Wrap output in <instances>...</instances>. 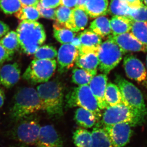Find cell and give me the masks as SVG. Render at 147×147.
I'll use <instances>...</instances> for the list:
<instances>
[{
    "label": "cell",
    "instance_id": "obj_1",
    "mask_svg": "<svg viewBox=\"0 0 147 147\" xmlns=\"http://www.w3.org/2000/svg\"><path fill=\"white\" fill-rule=\"evenodd\" d=\"M43 110L37 90L29 87L21 88L14 95L13 105L10 109V118L17 122Z\"/></svg>",
    "mask_w": 147,
    "mask_h": 147
},
{
    "label": "cell",
    "instance_id": "obj_2",
    "mask_svg": "<svg viewBox=\"0 0 147 147\" xmlns=\"http://www.w3.org/2000/svg\"><path fill=\"white\" fill-rule=\"evenodd\" d=\"M63 86L58 80L42 83L37 87V92L43 110L51 117H60L63 114Z\"/></svg>",
    "mask_w": 147,
    "mask_h": 147
},
{
    "label": "cell",
    "instance_id": "obj_3",
    "mask_svg": "<svg viewBox=\"0 0 147 147\" xmlns=\"http://www.w3.org/2000/svg\"><path fill=\"white\" fill-rule=\"evenodd\" d=\"M16 32L21 50L28 55L34 54L46 40L44 27L37 21H22Z\"/></svg>",
    "mask_w": 147,
    "mask_h": 147
},
{
    "label": "cell",
    "instance_id": "obj_4",
    "mask_svg": "<svg viewBox=\"0 0 147 147\" xmlns=\"http://www.w3.org/2000/svg\"><path fill=\"white\" fill-rule=\"evenodd\" d=\"M115 82L121 91L123 103L146 118L147 108L141 91L120 75H117Z\"/></svg>",
    "mask_w": 147,
    "mask_h": 147
},
{
    "label": "cell",
    "instance_id": "obj_5",
    "mask_svg": "<svg viewBox=\"0 0 147 147\" xmlns=\"http://www.w3.org/2000/svg\"><path fill=\"white\" fill-rule=\"evenodd\" d=\"M66 106L69 108L79 107L92 113L98 120L102 117L97 101L89 85L75 88L66 97Z\"/></svg>",
    "mask_w": 147,
    "mask_h": 147
},
{
    "label": "cell",
    "instance_id": "obj_6",
    "mask_svg": "<svg viewBox=\"0 0 147 147\" xmlns=\"http://www.w3.org/2000/svg\"><path fill=\"white\" fill-rule=\"evenodd\" d=\"M146 118L123 103L108 107L102 115L104 126L120 123H127L132 127L140 125Z\"/></svg>",
    "mask_w": 147,
    "mask_h": 147
},
{
    "label": "cell",
    "instance_id": "obj_7",
    "mask_svg": "<svg viewBox=\"0 0 147 147\" xmlns=\"http://www.w3.org/2000/svg\"><path fill=\"white\" fill-rule=\"evenodd\" d=\"M40 127L39 118L32 114L18 121L13 129L11 135L15 140L22 144L35 145Z\"/></svg>",
    "mask_w": 147,
    "mask_h": 147
},
{
    "label": "cell",
    "instance_id": "obj_8",
    "mask_svg": "<svg viewBox=\"0 0 147 147\" xmlns=\"http://www.w3.org/2000/svg\"><path fill=\"white\" fill-rule=\"evenodd\" d=\"M56 67L55 60L34 59L25 70L22 78L32 84L45 83L53 76Z\"/></svg>",
    "mask_w": 147,
    "mask_h": 147
},
{
    "label": "cell",
    "instance_id": "obj_9",
    "mask_svg": "<svg viewBox=\"0 0 147 147\" xmlns=\"http://www.w3.org/2000/svg\"><path fill=\"white\" fill-rule=\"evenodd\" d=\"M124 51L115 42L107 40L102 42L98 51V69L105 74H108L122 60Z\"/></svg>",
    "mask_w": 147,
    "mask_h": 147
},
{
    "label": "cell",
    "instance_id": "obj_10",
    "mask_svg": "<svg viewBox=\"0 0 147 147\" xmlns=\"http://www.w3.org/2000/svg\"><path fill=\"white\" fill-rule=\"evenodd\" d=\"M99 47H89L82 46L79 50V55L75 61V64L78 67L89 71L93 76L97 72Z\"/></svg>",
    "mask_w": 147,
    "mask_h": 147
},
{
    "label": "cell",
    "instance_id": "obj_11",
    "mask_svg": "<svg viewBox=\"0 0 147 147\" xmlns=\"http://www.w3.org/2000/svg\"><path fill=\"white\" fill-rule=\"evenodd\" d=\"M132 126L127 123H120L104 126L114 147H125L129 142L132 131Z\"/></svg>",
    "mask_w": 147,
    "mask_h": 147
},
{
    "label": "cell",
    "instance_id": "obj_12",
    "mask_svg": "<svg viewBox=\"0 0 147 147\" xmlns=\"http://www.w3.org/2000/svg\"><path fill=\"white\" fill-rule=\"evenodd\" d=\"M123 67L127 76L138 82H143L147 79V71L140 60L132 55L126 56L124 59Z\"/></svg>",
    "mask_w": 147,
    "mask_h": 147
},
{
    "label": "cell",
    "instance_id": "obj_13",
    "mask_svg": "<svg viewBox=\"0 0 147 147\" xmlns=\"http://www.w3.org/2000/svg\"><path fill=\"white\" fill-rule=\"evenodd\" d=\"M79 55V50L71 43L60 47L57 53L58 71L63 74L72 68Z\"/></svg>",
    "mask_w": 147,
    "mask_h": 147
},
{
    "label": "cell",
    "instance_id": "obj_14",
    "mask_svg": "<svg viewBox=\"0 0 147 147\" xmlns=\"http://www.w3.org/2000/svg\"><path fill=\"white\" fill-rule=\"evenodd\" d=\"M108 39L115 42L125 53L127 51H147V47L138 40L131 32L110 35Z\"/></svg>",
    "mask_w": 147,
    "mask_h": 147
},
{
    "label": "cell",
    "instance_id": "obj_15",
    "mask_svg": "<svg viewBox=\"0 0 147 147\" xmlns=\"http://www.w3.org/2000/svg\"><path fill=\"white\" fill-rule=\"evenodd\" d=\"M35 145L37 147H63V142L53 126L47 125L40 127Z\"/></svg>",
    "mask_w": 147,
    "mask_h": 147
},
{
    "label": "cell",
    "instance_id": "obj_16",
    "mask_svg": "<svg viewBox=\"0 0 147 147\" xmlns=\"http://www.w3.org/2000/svg\"><path fill=\"white\" fill-rule=\"evenodd\" d=\"M107 82V75L100 74L93 77L89 83V87L97 101L100 110L106 109L109 107L105 99V92Z\"/></svg>",
    "mask_w": 147,
    "mask_h": 147
},
{
    "label": "cell",
    "instance_id": "obj_17",
    "mask_svg": "<svg viewBox=\"0 0 147 147\" xmlns=\"http://www.w3.org/2000/svg\"><path fill=\"white\" fill-rule=\"evenodd\" d=\"M20 77L21 68L17 63L5 64L0 69V84L6 88L16 85Z\"/></svg>",
    "mask_w": 147,
    "mask_h": 147
},
{
    "label": "cell",
    "instance_id": "obj_18",
    "mask_svg": "<svg viewBox=\"0 0 147 147\" xmlns=\"http://www.w3.org/2000/svg\"><path fill=\"white\" fill-rule=\"evenodd\" d=\"M88 21V16L84 10L76 7L72 9L71 17L66 24V27L74 32H78L84 29Z\"/></svg>",
    "mask_w": 147,
    "mask_h": 147
},
{
    "label": "cell",
    "instance_id": "obj_19",
    "mask_svg": "<svg viewBox=\"0 0 147 147\" xmlns=\"http://www.w3.org/2000/svg\"><path fill=\"white\" fill-rule=\"evenodd\" d=\"M108 6V0H87L83 9L91 18H97L107 14Z\"/></svg>",
    "mask_w": 147,
    "mask_h": 147
},
{
    "label": "cell",
    "instance_id": "obj_20",
    "mask_svg": "<svg viewBox=\"0 0 147 147\" xmlns=\"http://www.w3.org/2000/svg\"><path fill=\"white\" fill-rule=\"evenodd\" d=\"M111 33L113 35L129 32L131 28L132 21L126 16H113L110 21Z\"/></svg>",
    "mask_w": 147,
    "mask_h": 147
},
{
    "label": "cell",
    "instance_id": "obj_21",
    "mask_svg": "<svg viewBox=\"0 0 147 147\" xmlns=\"http://www.w3.org/2000/svg\"><path fill=\"white\" fill-rule=\"evenodd\" d=\"M74 119L78 125L84 128H92L98 121L92 113L82 108L75 111Z\"/></svg>",
    "mask_w": 147,
    "mask_h": 147
},
{
    "label": "cell",
    "instance_id": "obj_22",
    "mask_svg": "<svg viewBox=\"0 0 147 147\" xmlns=\"http://www.w3.org/2000/svg\"><path fill=\"white\" fill-rule=\"evenodd\" d=\"M91 133L92 147H114L108 134L103 128L95 127Z\"/></svg>",
    "mask_w": 147,
    "mask_h": 147
},
{
    "label": "cell",
    "instance_id": "obj_23",
    "mask_svg": "<svg viewBox=\"0 0 147 147\" xmlns=\"http://www.w3.org/2000/svg\"><path fill=\"white\" fill-rule=\"evenodd\" d=\"M90 29L101 37L109 36L111 33L110 21L105 16H100L90 23Z\"/></svg>",
    "mask_w": 147,
    "mask_h": 147
},
{
    "label": "cell",
    "instance_id": "obj_24",
    "mask_svg": "<svg viewBox=\"0 0 147 147\" xmlns=\"http://www.w3.org/2000/svg\"><path fill=\"white\" fill-rule=\"evenodd\" d=\"M105 99L109 107L122 104V98L121 91L116 84L108 83L105 92Z\"/></svg>",
    "mask_w": 147,
    "mask_h": 147
},
{
    "label": "cell",
    "instance_id": "obj_25",
    "mask_svg": "<svg viewBox=\"0 0 147 147\" xmlns=\"http://www.w3.org/2000/svg\"><path fill=\"white\" fill-rule=\"evenodd\" d=\"M78 35L82 46L98 47L102 43L101 37L90 29L85 30Z\"/></svg>",
    "mask_w": 147,
    "mask_h": 147
},
{
    "label": "cell",
    "instance_id": "obj_26",
    "mask_svg": "<svg viewBox=\"0 0 147 147\" xmlns=\"http://www.w3.org/2000/svg\"><path fill=\"white\" fill-rule=\"evenodd\" d=\"M72 9L60 6L56 9V20L53 26L54 29L66 28V24L71 17Z\"/></svg>",
    "mask_w": 147,
    "mask_h": 147
},
{
    "label": "cell",
    "instance_id": "obj_27",
    "mask_svg": "<svg viewBox=\"0 0 147 147\" xmlns=\"http://www.w3.org/2000/svg\"><path fill=\"white\" fill-rule=\"evenodd\" d=\"M131 8L124 0H111L108 13L111 16H127Z\"/></svg>",
    "mask_w": 147,
    "mask_h": 147
},
{
    "label": "cell",
    "instance_id": "obj_28",
    "mask_svg": "<svg viewBox=\"0 0 147 147\" xmlns=\"http://www.w3.org/2000/svg\"><path fill=\"white\" fill-rule=\"evenodd\" d=\"M73 140L76 147H92V133L87 129H77L74 132Z\"/></svg>",
    "mask_w": 147,
    "mask_h": 147
},
{
    "label": "cell",
    "instance_id": "obj_29",
    "mask_svg": "<svg viewBox=\"0 0 147 147\" xmlns=\"http://www.w3.org/2000/svg\"><path fill=\"white\" fill-rule=\"evenodd\" d=\"M0 44L6 50L13 54L20 47L17 34L13 31H9L0 40Z\"/></svg>",
    "mask_w": 147,
    "mask_h": 147
},
{
    "label": "cell",
    "instance_id": "obj_30",
    "mask_svg": "<svg viewBox=\"0 0 147 147\" xmlns=\"http://www.w3.org/2000/svg\"><path fill=\"white\" fill-rule=\"evenodd\" d=\"M131 33L147 47V22L132 21Z\"/></svg>",
    "mask_w": 147,
    "mask_h": 147
},
{
    "label": "cell",
    "instance_id": "obj_31",
    "mask_svg": "<svg viewBox=\"0 0 147 147\" xmlns=\"http://www.w3.org/2000/svg\"><path fill=\"white\" fill-rule=\"evenodd\" d=\"M15 16L22 21H37L40 17L37 9L34 6H22L15 13Z\"/></svg>",
    "mask_w": 147,
    "mask_h": 147
},
{
    "label": "cell",
    "instance_id": "obj_32",
    "mask_svg": "<svg viewBox=\"0 0 147 147\" xmlns=\"http://www.w3.org/2000/svg\"><path fill=\"white\" fill-rule=\"evenodd\" d=\"M93 77L89 71L82 69L75 68L72 71V82L79 86L89 85Z\"/></svg>",
    "mask_w": 147,
    "mask_h": 147
},
{
    "label": "cell",
    "instance_id": "obj_33",
    "mask_svg": "<svg viewBox=\"0 0 147 147\" xmlns=\"http://www.w3.org/2000/svg\"><path fill=\"white\" fill-rule=\"evenodd\" d=\"M58 51L53 46L44 45L40 46L34 54L36 60H54L57 56Z\"/></svg>",
    "mask_w": 147,
    "mask_h": 147
},
{
    "label": "cell",
    "instance_id": "obj_34",
    "mask_svg": "<svg viewBox=\"0 0 147 147\" xmlns=\"http://www.w3.org/2000/svg\"><path fill=\"white\" fill-rule=\"evenodd\" d=\"M76 33L67 28L53 29V36L60 43L64 45L71 43Z\"/></svg>",
    "mask_w": 147,
    "mask_h": 147
},
{
    "label": "cell",
    "instance_id": "obj_35",
    "mask_svg": "<svg viewBox=\"0 0 147 147\" xmlns=\"http://www.w3.org/2000/svg\"><path fill=\"white\" fill-rule=\"evenodd\" d=\"M22 6L19 0H0V10L7 15L15 14Z\"/></svg>",
    "mask_w": 147,
    "mask_h": 147
},
{
    "label": "cell",
    "instance_id": "obj_36",
    "mask_svg": "<svg viewBox=\"0 0 147 147\" xmlns=\"http://www.w3.org/2000/svg\"><path fill=\"white\" fill-rule=\"evenodd\" d=\"M126 17L132 21L147 22V6L143 4L137 8H131Z\"/></svg>",
    "mask_w": 147,
    "mask_h": 147
},
{
    "label": "cell",
    "instance_id": "obj_37",
    "mask_svg": "<svg viewBox=\"0 0 147 147\" xmlns=\"http://www.w3.org/2000/svg\"><path fill=\"white\" fill-rule=\"evenodd\" d=\"M36 8L37 9L40 14V16L42 18L55 21V9L45 8L42 7L40 3L38 4Z\"/></svg>",
    "mask_w": 147,
    "mask_h": 147
},
{
    "label": "cell",
    "instance_id": "obj_38",
    "mask_svg": "<svg viewBox=\"0 0 147 147\" xmlns=\"http://www.w3.org/2000/svg\"><path fill=\"white\" fill-rule=\"evenodd\" d=\"M13 54L6 50L0 44V65L5 63V61L11 60Z\"/></svg>",
    "mask_w": 147,
    "mask_h": 147
},
{
    "label": "cell",
    "instance_id": "obj_39",
    "mask_svg": "<svg viewBox=\"0 0 147 147\" xmlns=\"http://www.w3.org/2000/svg\"><path fill=\"white\" fill-rule=\"evenodd\" d=\"M39 3L45 8L55 9L61 5V0H40Z\"/></svg>",
    "mask_w": 147,
    "mask_h": 147
},
{
    "label": "cell",
    "instance_id": "obj_40",
    "mask_svg": "<svg viewBox=\"0 0 147 147\" xmlns=\"http://www.w3.org/2000/svg\"><path fill=\"white\" fill-rule=\"evenodd\" d=\"M10 30V27L7 24L0 20V40Z\"/></svg>",
    "mask_w": 147,
    "mask_h": 147
},
{
    "label": "cell",
    "instance_id": "obj_41",
    "mask_svg": "<svg viewBox=\"0 0 147 147\" xmlns=\"http://www.w3.org/2000/svg\"><path fill=\"white\" fill-rule=\"evenodd\" d=\"M78 0H61V5L69 8H74L76 7Z\"/></svg>",
    "mask_w": 147,
    "mask_h": 147
},
{
    "label": "cell",
    "instance_id": "obj_42",
    "mask_svg": "<svg viewBox=\"0 0 147 147\" xmlns=\"http://www.w3.org/2000/svg\"><path fill=\"white\" fill-rule=\"evenodd\" d=\"M131 9L137 8L143 5L142 0H124Z\"/></svg>",
    "mask_w": 147,
    "mask_h": 147
},
{
    "label": "cell",
    "instance_id": "obj_43",
    "mask_svg": "<svg viewBox=\"0 0 147 147\" xmlns=\"http://www.w3.org/2000/svg\"><path fill=\"white\" fill-rule=\"evenodd\" d=\"M22 6H34L36 7L39 3L40 0H19Z\"/></svg>",
    "mask_w": 147,
    "mask_h": 147
},
{
    "label": "cell",
    "instance_id": "obj_44",
    "mask_svg": "<svg viewBox=\"0 0 147 147\" xmlns=\"http://www.w3.org/2000/svg\"><path fill=\"white\" fill-rule=\"evenodd\" d=\"M71 44L74 47H75L76 49L79 50L82 46L81 40L80 39L78 35H76L74 37L72 41L71 42Z\"/></svg>",
    "mask_w": 147,
    "mask_h": 147
},
{
    "label": "cell",
    "instance_id": "obj_45",
    "mask_svg": "<svg viewBox=\"0 0 147 147\" xmlns=\"http://www.w3.org/2000/svg\"><path fill=\"white\" fill-rule=\"evenodd\" d=\"M5 98V97L4 92L1 88H0V108L2 107L4 104Z\"/></svg>",
    "mask_w": 147,
    "mask_h": 147
},
{
    "label": "cell",
    "instance_id": "obj_46",
    "mask_svg": "<svg viewBox=\"0 0 147 147\" xmlns=\"http://www.w3.org/2000/svg\"><path fill=\"white\" fill-rule=\"evenodd\" d=\"M87 1V0H78L76 7L83 9V7H84V6L85 4L86 3Z\"/></svg>",
    "mask_w": 147,
    "mask_h": 147
},
{
    "label": "cell",
    "instance_id": "obj_47",
    "mask_svg": "<svg viewBox=\"0 0 147 147\" xmlns=\"http://www.w3.org/2000/svg\"><path fill=\"white\" fill-rule=\"evenodd\" d=\"M142 1L143 4L147 6V0H142Z\"/></svg>",
    "mask_w": 147,
    "mask_h": 147
},
{
    "label": "cell",
    "instance_id": "obj_48",
    "mask_svg": "<svg viewBox=\"0 0 147 147\" xmlns=\"http://www.w3.org/2000/svg\"><path fill=\"white\" fill-rule=\"evenodd\" d=\"M146 67H147V56H146Z\"/></svg>",
    "mask_w": 147,
    "mask_h": 147
},
{
    "label": "cell",
    "instance_id": "obj_49",
    "mask_svg": "<svg viewBox=\"0 0 147 147\" xmlns=\"http://www.w3.org/2000/svg\"></svg>",
    "mask_w": 147,
    "mask_h": 147
}]
</instances>
